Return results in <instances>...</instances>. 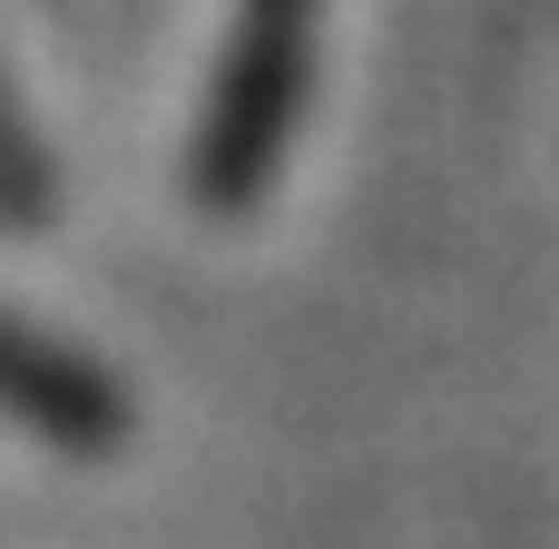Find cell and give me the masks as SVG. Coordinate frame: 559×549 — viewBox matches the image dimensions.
<instances>
[{"mask_svg": "<svg viewBox=\"0 0 559 549\" xmlns=\"http://www.w3.org/2000/svg\"><path fill=\"white\" fill-rule=\"evenodd\" d=\"M295 108H305V0H246V39L216 79V118H206V157H197L216 206L265 187Z\"/></svg>", "mask_w": 559, "mask_h": 549, "instance_id": "1", "label": "cell"}]
</instances>
